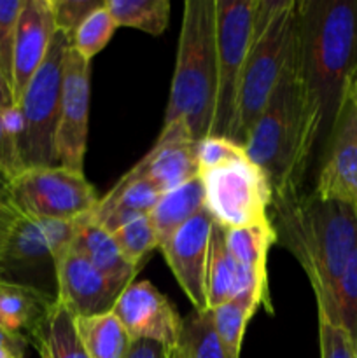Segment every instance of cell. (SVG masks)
I'll return each instance as SVG.
<instances>
[{"label":"cell","mask_w":357,"mask_h":358,"mask_svg":"<svg viewBox=\"0 0 357 358\" xmlns=\"http://www.w3.org/2000/svg\"><path fill=\"white\" fill-rule=\"evenodd\" d=\"M112 313L119 318L130 338L150 339L170 350L178 345L182 318L174 304L150 282H135L115 299Z\"/></svg>","instance_id":"14"},{"label":"cell","mask_w":357,"mask_h":358,"mask_svg":"<svg viewBox=\"0 0 357 358\" xmlns=\"http://www.w3.org/2000/svg\"><path fill=\"white\" fill-rule=\"evenodd\" d=\"M70 48L72 38L56 30L44 62L16 105L20 114L18 147L24 170L56 166L55 135L62 103L63 72Z\"/></svg>","instance_id":"5"},{"label":"cell","mask_w":357,"mask_h":358,"mask_svg":"<svg viewBox=\"0 0 357 358\" xmlns=\"http://www.w3.org/2000/svg\"><path fill=\"white\" fill-rule=\"evenodd\" d=\"M321 170L314 192L357 210V107L349 90L321 150Z\"/></svg>","instance_id":"12"},{"label":"cell","mask_w":357,"mask_h":358,"mask_svg":"<svg viewBox=\"0 0 357 358\" xmlns=\"http://www.w3.org/2000/svg\"><path fill=\"white\" fill-rule=\"evenodd\" d=\"M245 292H254L266 301L270 308L268 283H262L254 275L241 268L233 255L227 252L224 241V227L214 222L210 238L209 269H206V304L209 310H216L220 304L234 299Z\"/></svg>","instance_id":"18"},{"label":"cell","mask_w":357,"mask_h":358,"mask_svg":"<svg viewBox=\"0 0 357 358\" xmlns=\"http://www.w3.org/2000/svg\"><path fill=\"white\" fill-rule=\"evenodd\" d=\"M226 248L234 261L254 275L259 282L268 283L266 259L268 252L276 243V233L272 220L248 227L224 229Z\"/></svg>","instance_id":"24"},{"label":"cell","mask_w":357,"mask_h":358,"mask_svg":"<svg viewBox=\"0 0 357 358\" xmlns=\"http://www.w3.org/2000/svg\"><path fill=\"white\" fill-rule=\"evenodd\" d=\"M27 339L0 325V358H24Z\"/></svg>","instance_id":"38"},{"label":"cell","mask_w":357,"mask_h":358,"mask_svg":"<svg viewBox=\"0 0 357 358\" xmlns=\"http://www.w3.org/2000/svg\"><path fill=\"white\" fill-rule=\"evenodd\" d=\"M172 358H184V357H182V353H181V352H178V350H177V348H175V350H174V352H172Z\"/></svg>","instance_id":"43"},{"label":"cell","mask_w":357,"mask_h":358,"mask_svg":"<svg viewBox=\"0 0 357 358\" xmlns=\"http://www.w3.org/2000/svg\"><path fill=\"white\" fill-rule=\"evenodd\" d=\"M14 107L13 94H10L9 84L4 79L2 72H0V110H9Z\"/></svg>","instance_id":"39"},{"label":"cell","mask_w":357,"mask_h":358,"mask_svg":"<svg viewBox=\"0 0 357 358\" xmlns=\"http://www.w3.org/2000/svg\"><path fill=\"white\" fill-rule=\"evenodd\" d=\"M18 133H20L18 108L0 110V171L9 180V184L24 171L20 147H18Z\"/></svg>","instance_id":"32"},{"label":"cell","mask_w":357,"mask_h":358,"mask_svg":"<svg viewBox=\"0 0 357 358\" xmlns=\"http://www.w3.org/2000/svg\"><path fill=\"white\" fill-rule=\"evenodd\" d=\"M14 213H16V210H14L13 206H9V208H0V247H2V240L4 234H6L7 224L10 222Z\"/></svg>","instance_id":"40"},{"label":"cell","mask_w":357,"mask_h":358,"mask_svg":"<svg viewBox=\"0 0 357 358\" xmlns=\"http://www.w3.org/2000/svg\"><path fill=\"white\" fill-rule=\"evenodd\" d=\"M160 198L161 192L153 184L126 178L122 175L118 184L104 198L98 199L90 219L100 224L108 233H114L132 220L149 215Z\"/></svg>","instance_id":"20"},{"label":"cell","mask_w":357,"mask_h":358,"mask_svg":"<svg viewBox=\"0 0 357 358\" xmlns=\"http://www.w3.org/2000/svg\"><path fill=\"white\" fill-rule=\"evenodd\" d=\"M56 301L70 311L74 318L108 313L121 294L108 280L69 247L55 257Z\"/></svg>","instance_id":"16"},{"label":"cell","mask_w":357,"mask_h":358,"mask_svg":"<svg viewBox=\"0 0 357 358\" xmlns=\"http://www.w3.org/2000/svg\"><path fill=\"white\" fill-rule=\"evenodd\" d=\"M205 210L224 229L268 222L273 191L265 171L247 152L200 173Z\"/></svg>","instance_id":"7"},{"label":"cell","mask_w":357,"mask_h":358,"mask_svg":"<svg viewBox=\"0 0 357 358\" xmlns=\"http://www.w3.org/2000/svg\"><path fill=\"white\" fill-rule=\"evenodd\" d=\"M56 297L35 285L0 282V325L30 339L48 320Z\"/></svg>","instance_id":"21"},{"label":"cell","mask_w":357,"mask_h":358,"mask_svg":"<svg viewBox=\"0 0 357 358\" xmlns=\"http://www.w3.org/2000/svg\"><path fill=\"white\" fill-rule=\"evenodd\" d=\"M321 145L322 117L304 77L298 16L282 76L244 147L268 177L273 201H280L303 191L308 168Z\"/></svg>","instance_id":"1"},{"label":"cell","mask_w":357,"mask_h":358,"mask_svg":"<svg viewBox=\"0 0 357 358\" xmlns=\"http://www.w3.org/2000/svg\"><path fill=\"white\" fill-rule=\"evenodd\" d=\"M350 90H352L354 100H356V107H357V70L352 77V83H350Z\"/></svg>","instance_id":"42"},{"label":"cell","mask_w":357,"mask_h":358,"mask_svg":"<svg viewBox=\"0 0 357 358\" xmlns=\"http://www.w3.org/2000/svg\"><path fill=\"white\" fill-rule=\"evenodd\" d=\"M318 317H324L336 327L343 329L357 343V248L350 255L338 283L332 294L328 310L317 311Z\"/></svg>","instance_id":"28"},{"label":"cell","mask_w":357,"mask_h":358,"mask_svg":"<svg viewBox=\"0 0 357 358\" xmlns=\"http://www.w3.org/2000/svg\"><path fill=\"white\" fill-rule=\"evenodd\" d=\"M276 243L294 255L308 276L317 311L328 310L336 283L357 248V210L343 201L301 191L272 203Z\"/></svg>","instance_id":"2"},{"label":"cell","mask_w":357,"mask_h":358,"mask_svg":"<svg viewBox=\"0 0 357 358\" xmlns=\"http://www.w3.org/2000/svg\"><path fill=\"white\" fill-rule=\"evenodd\" d=\"M254 6L255 0H216L217 101L212 136L230 138L241 72L252 42Z\"/></svg>","instance_id":"9"},{"label":"cell","mask_w":357,"mask_h":358,"mask_svg":"<svg viewBox=\"0 0 357 358\" xmlns=\"http://www.w3.org/2000/svg\"><path fill=\"white\" fill-rule=\"evenodd\" d=\"M203 208H205V192L200 177L161 194L160 201L149 213L150 222L160 240V247Z\"/></svg>","instance_id":"22"},{"label":"cell","mask_w":357,"mask_h":358,"mask_svg":"<svg viewBox=\"0 0 357 358\" xmlns=\"http://www.w3.org/2000/svg\"><path fill=\"white\" fill-rule=\"evenodd\" d=\"M70 248L91 262L119 294L132 285L139 271L136 266L130 264L122 257L112 233L104 229L100 224L93 222L90 215L80 219L79 229L70 243Z\"/></svg>","instance_id":"19"},{"label":"cell","mask_w":357,"mask_h":358,"mask_svg":"<svg viewBox=\"0 0 357 358\" xmlns=\"http://www.w3.org/2000/svg\"><path fill=\"white\" fill-rule=\"evenodd\" d=\"M245 152V147L231 142L224 136H205L203 140L196 142V159H198L200 173L210 168L223 164L233 157Z\"/></svg>","instance_id":"35"},{"label":"cell","mask_w":357,"mask_h":358,"mask_svg":"<svg viewBox=\"0 0 357 358\" xmlns=\"http://www.w3.org/2000/svg\"><path fill=\"white\" fill-rule=\"evenodd\" d=\"M56 34L52 0H24L20 13L14 45L13 101L20 103L28 83L44 62Z\"/></svg>","instance_id":"17"},{"label":"cell","mask_w":357,"mask_h":358,"mask_svg":"<svg viewBox=\"0 0 357 358\" xmlns=\"http://www.w3.org/2000/svg\"><path fill=\"white\" fill-rule=\"evenodd\" d=\"M38 355L49 358H90L84 350L70 311L58 301L52 306L46 324L28 339Z\"/></svg>","instance_id":"26"},{"label":"cell","mask_w":357,"mask_h":358,"mask_svg":"<svg viewBox=\"0 0 357 358\" xmlns=\"http://www.w3.org/2000/svg\"><path fill=\"white\" fill-rule=\"evenodd\" d=\"M105 7L118 27L136 28L150 35H161L170 23L168 0H105Z\"/></svg>","instance_id":"27"},{"label":"cell","mask_w":357,"mask_h":358,"mask_svg":"<svg viewBox=\"0 0 357 358\" xmlns=\"http://www.w3.org/2000/svg\"><path fill=\"white\" fill-rule=\"evenodd\" d=\"M9 203L18 213L35 219L77 220L98 203L84 171L63 166L27 168L9 184Z\"/></svg>","instance_id":"8"},{"label":"cell","mask_w":357,"mask_h":358,"mask_svg":"<svg viewBox=\"0 0 357 358\" xmlns=\"http://www.w3.org/2000/svg\"><path fill=\"white\" fill-rule=\"evenodd\" d=\"M354 353H356V358H357V343L354 345Z\"/></svg>","instance_id":"44"},{"label":"cell","mask_w":357,"mask_h":358,"mask_svg":"<svg viewBox=\"0 0 357 358\" xmlns=\"http://www.w3.org/2000/svg\"><path fill=\"white\" fill-rule=\"evenodd\" d=\"M172 352L174 350L161 343L150 339H135L125 358H172Z\"/></svg>","instance_id":"37"},{"label":"cell","mask_w":357,"mask_h":358,"mask_svg":"<svg viewBox=\"0 0 357 358\" xmlns=\"http://www.w3.org/2000/svg\"><path fill=\"white\" fill-rule=\"evenodd\" d=\"M214 219L205 208L189 219L160 247L168 268L195 311H206V269Z\"/></svg>","instance_id":"13"},{"label":"cell","mask_w":357,"mask_h":358,"mask_svg":"<svg viewBox=\"0 0 357 358\" xmlns=\"http://www.w3.org/2000/svg\"><path fill=\"white\" fill-rule=\"evenodd\" d=\"M304 77L322 117V147L357 70V0L298 2Z\"/></svg>","instance_id":"3"},{"label":"cell","mask_w":357,"mask_h":358,"mask_svg":"<svg viewBox=\"0 0 357 358\" xmlns=\"http://www.w3.org/2000/svg\"><path fill=\"white\" fill-rule=\"evenodd\" d=\"M216 101V0H188L163 126L182 119L200 142L212 133Z\"/></svg>","instance_id":"4"},{"label":"cell","mask_w":357,"mask_h":358,"mask_svg":"<svg viewBox=\"0 0 357 358\" xmlns=\"http://www.w3.org/2000/svg\"><path fill=\"white\" fill-rule=\"evenodd\" d=\"M318 345L321 358H356L349 334L324 317H318Z\"/></svg>","instance_id":"36"},{"label":"cell","mask_w":357,"mask_h":358,"mask_svg":"<svg viewBox=\"0 0 357 358\" xmlns=\"http://www.w3.org/2000/svg\"><path fill=\"white\" fill-rule=\"evenodd\" d=\"M125 177L149 182L161 194L200 177L196 142L186 121L164 124L153 149Z\"/></svg>","instance_id":"15"},{"label":"cell","mask_w":357,"mask_h":358,"mask_svg":"<svg viewBox=\"0 0 357 358\" xmlns=\"http://www.w3.org/2000/svg\"><path fill=\"white\" fill-rule=\"evenodd\" d=\"M41 358H49V357H46V355H41Z\"/></svg>","instance_id":"45"},{"label":"cell","mask_w":357,"mask_h":358,"mask_svg":"<svg viewBox=\"0 0 357 358\" xmlns=\"http://www.w3.org/2000/svg\"><path fill=\"white\" fill-rule=\"evenodd\" d=\"M76 332L90 358H125L133 339L112 311L74 318Z\"/></svg>","instance_id":"23"},{"label":"cell","mask_w":357,"mask_h":358,"mask_svg":"<svg viewBox=\"0 0 357 358\" xmlns=\"http://www.w3.org/2000/svg\"><path fill=\"white\" fill-rule=\"evenodd\" d=\"M23 2L24 0H0V72L9 87H13L14 45Z\"/></svg>","instance_id":"33"},{"label":"cell","mask_w":357,"mask_h":358,"mask_svg":"<svg viewBox=\"0 0 357 358\" xmlns=\"http://www.w3.org/2000/svg\"><path fill=\"white\" fill-rule=\"evenodd\" d=\"M79 224L80 219H35L14 213L0 247V278L20 283L21 276L42 266L55 269V257L72 243Z\"/></svg>","instance_id":"10"},{"label":"cell","mask_w":357,"mask_h":358,"mask_svg":"<svg viewBox=\"0 0 357 358\" xmlns=\"http://www.w3.org/2000/svg\"><path fill=\"white\" fill-rule=\"evenodd\" d=\"M104 3L105 0H52L56 30L72 38L79 24Z\"/></svg>","instance_id":"34"},{"label":"cell","mask_w":357,"mask_h":358,"mask_svg":"<svg viewBox=\"0 0 357 358\" xmlns=\"http://www.w3.org/2000/svg\"><path fill=\"white\" fill-rule=\"evenodd\" d=\"M112 238H114L122 257L136 268L149 252L160 248V240H158L156 229H154L149 215H142L126 226L119 227L118 231L112 233Z\"/></svg>","instance_id":"31"},{"label":"cell","mask_w":357,"mask_h":358,"mask_svg":"<svg viewBox=\"0 0 357 358\" xmlns=\"http://www.w3.org/2000/svg\"><path fill=\"white\" fill-rule=\"evenodd\" d=\"M298 27V2L287 0L268 28L252 37L238 87L230 140L244 147L248 131L265 110L286 66Z\"/></svg>","instance_id":"6"},{"label":"cell","mask_w":357,"mask_h":358,"mask_svg":"<svg viewBox=\"0 0 357 358\" xmlns=\"http://www.w3.org/2000/svg\"><path fill=\"white\" fill-rule=\"evenodd\" d=\"M9 180L0 171V208H9Z\"/></svg>","instance_id":"41"},{"label":"cell","mask_w":357,"mask_h":358,"mask_svg":"<svg viewBox=\"0 0 357 358\" xmlns=\"http://www.w3.org/2000/svg\"><path fill=\"white\" fill-rule=\"evenodd\" d=\"M115 28H118V24L104 3L98 9H94L74 31L72 48L83 58L91 62V58L97 56L111 42Z\"/></svg>","instance_id":"30"},{"label":"cell","mask_w":357,"mask_h":358,"mask_svg":"<svg viewBox=\"0 0 357 358\" xmlns=\"http://www.w3.org/2000/svg\"><path fill=\"white\" fill-rule=\"evenodd\" d=\"M177 350L184 358H226L214 327L212 310L195 311L182 318Z\"/></svg>","instance_id":"29"},{"label":"cell","mask_w":357,"mask_h":358,"mask_svg":"<svg viewBox=\"0 0 357 358\" xmlns=\"http://www.w3.org/2000/svg\"><path fill=\"white\" fill-rule=\"evenodd\" d=\"M91 62L70 48L65 62L59 103L58 128L55 135L56 166L83 171L88 145L90 119Z\"/></svg>","instance_id":"11"},{"label":"cell","mask_w":357,"mask_h":358,"mask_svg":"<svg viewBox=\"0 0 357 358\" xmlns=\"http://www.w3.org/2000/svg\"><path fill=\"white\" fill-rule=\"evenodd\" d=\"M0 282H2V278H0Z\"/></svg>","instance_id":"46"},{"label":"cell","mask_w":357,"mask_h":358,"mask_svg":"<svg viewBox=\"0 0 357 358\" xmlns=\"http://www.w3.org/2000/svg\"><path fill=\"white\" fill-rule=\"evenodd\" d=\"M261 306L268 313H273L272 308L261 296L254 292H245L212 310L214 327H216L217 338L223 345L226 358H240L245 327L255 310Z\"/></svg>","instance_id":"25"}]
</instances>
